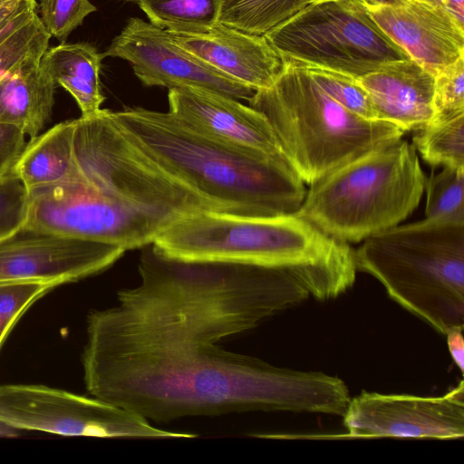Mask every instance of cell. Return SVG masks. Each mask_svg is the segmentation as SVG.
<instances>
[{
    "instance_id": "cell-1",
    "label": "cell",
    "mask_w": 464,
    "mask_h": 464,
    "mask_svg": "<svg viewBox=\"0 0 464 464\" xmlns=\"http://www.w3.org/2000/svg\"><path fill=\"white\" fill-rule=\"evenodd\" d=\"M142 248L140 282L87 316L82 364L92 397L157 422L258 411L342 413L347 388L338 377L218 344L307 299L290 274Z\"/></svg>"
},
{
    "instance_id": "cell-2",
    "label": "cell",
    "mask_w": 464,
    "mask_h": 464,
    "mask_svg": "<svg viewBox=\"0 0 464 464\" xmlns=\"http://www.w3.org/2000/svg\"><path fill=\"white\" fill-rule=\"evenodd\" d=\"M111 115L124 134L163 171L209 201L241 217L293 214L307 189L283 159L249 154L191 130L170 112L126 107Z\"/></svg>"
},
{
    "instance_id": "cell-3",
    "label": "cell",
    "mask_w": 464,
    "mask_h": 464,
    "mask_svg": "<svg viewBox=\"0 0 464 464\" xmlns=\"http://www.w3.org/2000/svg\"><path fill=\"white\" fill-rule=\"evenodd\" d=\"M182 260L251 263L282 269L312 297L336 298L356 278L353 249L296 214L241 217L201 211L179 219L151 244Z\"/></svg>"
},
{
    "instance_id": "cell-4",
    "label": "cell",
    "mask_w": 464,
    "mask_h": 464,
    "mask_svg": "<svg viewBox=\"0 0 464 464\" xmlns=\"http://www.w3.org/2000/svg\"><path fill=\"white\" fill-rule=\"evenodd\" d=\"M353 252L357 271L376 278L392 299L437 332L464 328V219L397 225Z\"/></svg>"
},
{
    "instance_id": "cell-5",
    "label": "cell",
    "mask_w": 464,
    "mask_h": 464,
    "mask_svg": "<svg viewBox=\"0 0 464 464\" xmlns=\"http://www.w3.org/2000/svg\"><path fill=\"white\" fill-rule=\"evenodd\" d=\"M282 60L274 82L256 91L247 102L268 120L287 163L304 184L402 138L404 131L395 125L366 120L343 108L302 63Z\"/></svg>"
},
{
    "instance_id": "cell-6",
    "label": "cell",
    "mask_w": 464,
    "mask_h": 464,
    "mask_svg": "<svg viewBox=\"0 0 464 464\" xmlns=\"http://www.w3.org/2000/svg\"><path fill=\"white\" fill-rule=\"evenodd\" d=\"M425 179L413 144L400 139L310 185L295 214L338 241L359 243L406 219L420 201Z\"/></svg>"
},
{
    "instance_id": "cell-7",
    "label": "cell",
    "mask_w": 464,
    "mask_h": 464,
    "mask_svg": "<svg viewBox=\"0 0 464 464\" xmlns=\"http://www.w3.org/2000/svg\"><path fill=\"white\" fill-rule=\"evenodd\" d=\"M264 35L282 59L355 79L411 59L379 27L363 0L310 3Z\"/></svg>"
},
{
    "instance_id": "cell-8",
    "label": "cell",
    "mask_w": 464,
    "mask_h": 464,
    "mask_svg": "<svg viewBox=\"0 0 464 464\" xmlns=\"http://www.w3.org/2000/svg\"><path fill=\"white\" fill-rule=\"evenodd\" d=\"M177 221L171 216L112 197L84 183L71 182L30 191L24 227L116 245L127 251L152 244Z\"/></svg>"
},
{
    "instance_id": "cell-9",
    "label": "cell",
    "mask_w": 464,
    "mask_h": 464,
    "mask_svg": "<svg viewBox=\"0 0 464 464\" xmlns=\"http://www.w3.org/2000/svg\"><path fill=\"white\" fill-rule=\"evenodd\" d=\"M0 423L61 436L191 439L109 401L39 384L0 385Z\"/></svg>"
},
{
    "instance_id": "cell-10",
    "label": "cell",
    "mask_w": 464,
    "mask_h": 464,
    "mask_svg": "<svg viewBox=\"0 0 464 464\" xmlns=\"http://www.w3.org/2000/svg\"><path fill=\"white\" fill-rule=\"evenodd\" d=\"M102 57L127 61L146 86L201 88L246 101L255 93L181 48L166 30L139 17L126 22Z\"/></svg>"
},
{
    "instance_id": "cell-11",
    "label": "cell",
    "mask_w": 464,
    "mask_h": 464,
    "mask_svg": "<svg viewBox=\"0 0 464 464\" xmlns=\"http://www.w3.org/2000/svg\"><path fill=\"white\" fill-rule=\"evenodd\" d=\"M343 418L348 437L462 438L464 382L437 397L362 392Z\"/></svg>"
},
{
    "instance_id": "cell-12",
    "label": "cell",
    "mask_w": 464,
    "mask_h": 464,
    "mask_svg": "<svg viewBox=\"0 0 464 464\" xmlns=\"http://www.w3.org/2000/svg\"><path fill=\"white\" fill-rule=\"evenodd\" d=\"M125 252L116 245L23 227L0 239V284L76 282L108 269Z\"/></svg>"
},
{
    "instance_id": "cell-13",
    "label": "cell",
    "mask_w": 464,
    "mask_h": 464,
    "mask_svg": "<svg viewBox=\"0 0 464 464\" xmlns=\"http://www.w3.org/2000/svg\"><path fill=\"white\" fill-rule=\"evenodd\" d=\"M168 101L169 112L196 133L238 151L286 161L268 120L249 105L195 87L169 89Z\"/></svg>"
},
{
    "instance_id": "cell-14",
    "label": "cell",
    "mask_w": 464,
    "mask_h": 464,
    "mask_svg": "<svg viewBox=\"0 0 464 464\" xmlns=\"http://www.w3.org/2000/svg\"><path fill=\"white\" fill-rule=\"evenodd\" d=\"M368 7L379 27L433 75L464 56V26L440 5L408 0Z\"/></svg>"
},
{
    "instance_id": "cell-15",
    "label": "cell",
    "mask_w": 464,
    "mask_h": 464,
    "mask_svg": "<svg viewBox=\"0 0 464 464\" xmlns=\"http://www.w3.org/2000/svg\"><path fill=\"white\" fill-rule=\"evenodd\" d=\"M178 45L218 72L258 91L270 86L283 60L264 34L217 23L203 34L169 33Z\"/></svg>"
},
{
    "instance_id": "cell-16",
    "label": "cell",
    "mask_w": 464,
    "mask_h": 464,
    "mask_svg": "<svg viewBox=\"0 0 464 464\" xmlns=\"http://www.w3.org/2000/svg\"><path fill=\"white\" fill-rule=\"evenodd\" d=\"M376 117L401 130L417 131L434 117V75L411 59L395 61L357 79Z\"/></svg>"
},
{
    "instance_id": "cell-17",
    "label": "cell",
    "mask_w": 464,
    "mask_h": 464,
    "mask_svg": "<svg viewBox=\"0 0 464 464\" xmlns=\"http://www.w3.org/2000/svg\"><path fill=\"white\" fill-rule=\"evenodd\" d=\"M55 84L41 62L0 79V123L18 127L35 138L50 121Z\"/></svg>"
},
{
    "instance_id": "cell-18",
    "label": "cell",
    "mask_w": 464,
    "mask_h": 464,
    "mask_svg": "<svg viewBox=\"0 0 464 464\" xmlns=\"http://www.w3.org/2000/svg\"><path fill=\"white\" fill-rule=\"evenodd\" d=\"M74 120L55 124L30 139L13 172L30 191L82 182L73 153Z\"/></svg>"
},
{
    "instance_id": "cell-19",
    "label": "cell",
    "mask_w": 464,
    "mask_h": 464,
    "mask_svg": "<svg viewBox=\"0 0 464 464\" xmlns=\"http://www.w3.org/2000/svg\"><path fill=\"white\" fill-rule=\"evenodd\" d=\"M103 58L87 43L67 44L48 47L41 65L56 85L65 89L76 101L83 117L101 111L105 100L101 89L100 72Z\"/></svg>"
},
{
    "instance_id": "cell-20",
    "label": "cell",
    "mask_w": 464,
    "mask_h": 464,
    "mask_svg": "<svg viewBox=\"0 0 464 464\" xmlns=\"http://www.w3.org/2000/svg\"><path fill=\"white\" fill-rule=\"evenodd\" d=\"M37 3L28 5L0 26V79L40 63L51 35L44 26Z\"/></svg>"
},
{
    "instance_id": "cell-21",
    "label": "cell",
    "mask_w": 464,
    "mask_h": 464,
    "mask_svg": "<svg viewBox=\"0 0 464 464\" xmlns=\"http://www.w3.org/2000/svg\"><path fill=\"white\" fill-rule=\"evenodd\" d=\"M150 22L174 34H203L219 20L221 0H137Z\"/></svg>"
},
{
    "instance_id": "cell-22",
    "label": "cell",
    "mask_w": 464,
    "mask_h": 464,
    "mask_svg": "<svg viewBox=\"0 0 464 464\" xmlns=\"http://www.w3.org/2000/svg\"><path fill=\"white\" fill-rule=\"evenodd\" d=\"M412 144L432 166L464 167V111L434 118L416 131Z\"/></svg>"
},
{
    "instance_id": "cell-23",
    "label": "cell",
    "mask_w": 464,
    "mask_h": 464,
    "mask_svg": "<svg viewBox=\"0 0 464 464\" xmlns=\"http://www.w3.org/2000/svg\"><path fill=\"white\" fill-rule=\"evenodd\" d=\"M308 4V0H221L218 22L262 35Z\"/></svg>"
},
{
    "instance_id": "cell-24",
    "label": "cell",
    "mask_w": 464,
    "mask_h": 464,
    "mask_svg": "<svg viewBox=\"0 0 464 464\" xmlns=\"http://www.w3.org/2000/svg\"><path fill=\"white\" fill-rule=\"evenodd\" d=\"M425 218L464 219V167H443L425 179Z\"/></svg>"
},
{
    "instance_id": "cell-25",
    "label": "cell",
    "mask_w": 464,
    "mask_h": 464,
    "mask_svg": "<svg viewBox=\"0 0 464 464\" xmlns=\"http://www.w3.org/2000/svg\"><path fill=\"white\" fill-rule=\"evenodd\" d=\"M303 64L314 82L343 108L363 119L379 121L369 95L357 79L342 72Z\"/></svg>"
},
{
    "instance_id": "cell-26",
    "label": "cell",
    "mask_w": 464,
    "mask_h": 464,
    "mask_svg": "<svg viewBox=\"0 0 464 464\" xmlns=\"http://www.w3.org/2000/svg\"><path fill=\"white\" fill-rule=\"evenodd\" d=\"M54 287L42 282L0 284V349L27 309Z\"/></svg>"
},
{
    "instance_id": "cell-27",
    "label": "cell",
    "mask_w": 464,
    "mask_h": 464,
    "mask_svg": "<svg viewBox=\"0 0 464 464\" xmlns=\"http://www.w3.org/2000/svg\"><path fill=\"white\" fill-rule=\"evenodd\" d=\"M40 19L51 37L64 41L97 7L90 0H38Z\"/></svg>"
},
{
    "instance_id": "cell-28",
    "label": "cell",
    "mask_w": 464,
    "mask_h": 464,
    "mask_svg": "<svg viewBox=\"0 0 464 464\" xmlns=\"http://www.w3.org/2000/svg\"><path fill=\"white\" fill-rule=\"evenodd\" d=\"M30 192L14 173L0 178V239L23 227L27 220Z\"/></svg>"
},
{
    "instance_id": "cell-29",
    "label": "cell",
    "mask_w": 464,
    "mask_h": 464,
    "mask_svg": "<svg viewBox=\"0 0 464 464\" xmlns=\"http://www.w3.org/2000/svg\"><path fill=\"white\" fill-rule=\"evenodd\" d=\"M433 108V119L464 111V56L434 75Z\"/></svg>"
},
{
    "instance_id": "cell-30",
    "label": "cell",
    "mask_w": 464,
    "mask_h": 464,
    "mask_svg": "<svg viewBox=\"0 0 464 464\" xmlns=\"http://www.w3.org/2000/svg\"><path fill=\"white\" fill-rule=\"evenodd\" d=\"M26 144L22 130L12 124L0 123V178L13 172Z\"/></svg>"
},
{
    "instance_id": "cell-31",
    "label": "cell",
    "mask_w": 464,
    "mask_h": 464,
    "mask_svg": "<svg viewBox=\"0 0 464 464\" xmlns=\"http://www.w3.org/2000/svg\"><path fill=\"white\" fill-rule=\"evenodd\" d=\"M462 331L463 328H454L446 334L449 352L460 372L464 370V339Z\"/></svg>"
},
{
    "instance_id": "cell-32",
    "label": "cell",
    "mask_w": 464,
    "mask_h": 464,
    "mask_svg": "<svg viewBox=\"0 0 464 464\" xmlns=\"http://www.w3.org/2000/svg\"><path fill=\"white\" fill-rule=\"evenodd\" d=\"M36 0H0V26Z\"/></svg>"
},
{
    "instance_id": "cell-33",
    "label": "cell",
    "mask_w": 464,
    "mask_h": 464,
    "mask_svg": "<svg viewBox=\"0 0 464 464\" xmlns=\"http://www.w3.org/2000/svg\"><path fill=\"white\" fill-rule=\"evenodd\" d=\"M437 3L464 26V0H437Z\"/></svg>"
},
{
    "instance_id": "cell-34",
    "label": "cell",
    "mask_w": 464,
    "mask_h": 464,
    "mask_svg": "<svg viewBox=\"0 0 464 464\" xmlns=\"http://www.w3.org/2000/svg\"><path fill=\"white\" fill-rule=\"evenodd\" d=\"M368 6L393 5L404 3L408 0H363ZM437 3V0H429ZM438 4V3H437Z\"/></svg>"
},
{
    "instance_id": "cell-35",
    "label": "cell",
    "mask_w": 464,
    "mask_h": 464,
    "mask_svg": "<svg viewBox=\"0 0 464 464\" xmlns=\"http://www.w3.org/2000/svg\"><path fill=\"white\" fill-rule=\"evenodd\" d=\"M322 1H326V0H308L309 4L315 3V2H322Z\"/></svg>"
},
{
    "instance_id": "cell-36",
    "label": "cell",
    "mask_w": 464,
    "mask_h": 464,
    "mask_svg": "<svg viewBox=\"0 0 464 464\" xmlns=\"http://www.w3.org/2000/svg\"><path fill=\"white\" fill-rule=\"evenodd\" d=\"M120 1H127V2H133V1H137V0H120Z\"/></svg>"
}]
</instances>
